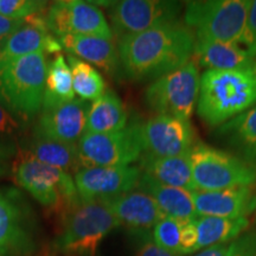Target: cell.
Listing matches in <instances>:
<instances>
[{"label": "cell", "instance_id": "obj_1", "mask_svg": "<svg viewBox=\"0 0 256 256\" xmlns=\"http://www.w3.org/2000/svg\"><path fill=\"white\" fill-rule=\"evenodd\" d=\"M194 34L174 22L118 40L121 69L132 81H154L192 58Z\"/></svg>", "mask_w": 256, "mask_h": 256}, {"label": "cell", "instance_id": "obj_2", "mask_svg": "<svg viewBox=\"0 0 256 256\" xmlns=\"http://www.w3.org/2000/svg\"><path fill=\"white\" fill-rule=\"evenodd\" d=\"M256 106V70H206L200 75L197 113L222 126Z\"/></svg>", "mask_w": 256, "mask_h": 256}, {"label": "cell", "instance_id": "obj_3", "mask_svg": "<svg viewBox=\"0 0 256 256\" xmlns=\"http://www.w3.org/2000/svg\"><path fill=\"white\" fill-rule=\"evenodd\" d=\"M62 216L52 250L60 256H96L102 241L120 226L104 200H81Z\"/></svg>", "mask_w": 256, "mask_h": 256}, {"label": "cell", "instance_id": "obj_4", "mask_svg": "<svg viewBox=\"0 0 256 256\" xmlns=\"http://www.w3.org/2000/svg\"><path fill=\"white\" fill-rule=\"evenodd\" d=\"M46 72L44 52L12 60L0 69V104L23 122L34 119L43 107Z\"/></svg>", "mask_w": 256, "mask_h": 256}, {"label": "cell", "instance_id": "obj_5", "mask_svg": "<svg viewBox=\"0 0 256 256\" xmlns=\"http://www.w3.org/2000/svg\"><path fill=\"white\" fill-rule=\"evenodd\" d=\"M248 10L249 0L186 2L183 22L194 34V40L243 46L247 31Z\"/></svg>", "mask_w": 256, "mask_h": 256}, {"label": "cell", "instance_id": "obj_6", "mask_svg": "<svg viewBox=\"0 0 256 256\" xmlns=\"http://www.w3.org/2000/svg\"><path fill=\"white\" fill-rule=\"evenodd\" d=\"M16 184L46 209L66 214L81 202L72 176L25 153L12 168Z\"/></svg>", "mask_w": 256, "mask_h": 256}, {"label": "cell", "instance_id": "obj_7", "mask_svg": "<svg viewBox=\"0 0 256 256\" xmlns=\"http://www.w3.org/2000/svg\"><path fill=\"white\" fill-rule=\"evenodd\" d=\"M190 160L196 191H220L256 183V165L203 142H196Z\"/></svg>", "mask_w": 256, "mask_h": 256}, {"label": "cell", "instance_id": "obj_8", "mask_svg": "<svg viewBox=\"0 0 256 256\" xmlns=\"http://www.w3.org/2000/svg\"><path fill=\"white\" fill-rule=\"evenodd\" d=\"M200 75L194 60L156 78L145 92V102L156 115L188 120L197 108Z\"/></svg>", "mask_w": 256, "mask_h": 256}, {"label": "cell", "instance_id": "obj_9", "mask_svg": "<svg viewBox=\"0 0 256 256\" xmlns=\"http://www.w3.org/2000/svg\"><path fill=\"white\" fill-rule=\"evenodd\" d=\"M142 156L140 122L112 133H84L78 142L81 168L130 166Z\"/></svg>", "mask_w": 256, "mask_h": 256}, {"label": "cell", "instance_id": "obj_10", "mask_svg": "<svg viewBox=\"0 0 256 256\" xmlns=\"http://www.w3.org/2000/svg\"><path fill=\"white\" fill-rule=\"evenodd\" d=\"M184 2L170 0H122L110 5L112 31L119 38L179 22Z\"/></svg>", "mask_w": 256, "mask_h": 256}, {"label": "cell", "instance_id": "obj_11", "mask_svg": "<svg viewBox=\"0 0 256 256\" xmlns=\"http://www.w3.org/2000/svg\"><path fill=\"white\" fill-rule=\"evenodd\" d=\"M36 252L28 203L16 188H0V256H34Z\"/></svg>", "mask_w": 256, "mask_h": 256}, {"label": "cell", "instance_id": "obj_12", "mask_svg": "<svg viewBox=\"0 0 256 256\" xmlns=\"http://www.w3.org/2000/svg\"><path fill=\"white\" fill-rule=\"evenodd\" d=\"M46 24L50 34L94 36L113 40L114 34L104 12L96 5L81 0L52 2L46 10Z\"/></svg>", "mask_w": 256, "mask_h": 256}, {"label": "cell", "instance_id": "obj_13", "mask_svg": "<svg viewBox=\"0 0 256 256\" xmlns=\"http://www.w3.org/2000/svg\"><path fill=\"white\" fill-rule=\"evenodd\" d=\"M142 154L174 156L188 154L196 145V136L190 121L171 115H154L140 122Z\"/></svg>", "mask_w": 256, "mask_h": 256}, {"label": "cell", "instance_id": "obj_14", "mask_svg": "<svg viewBox=\"0 0 256 256\" xmlns=\"http://www.w3.org/2000/svg\"><path fill=\"white\" fill-rule=\"evenodd\" d=\"M142 171L138 166L81 168L75 174V185L82 202L102 200L136 188Z\"/></svg>", "mask_w": 256, "mask_h": 256}, {"label": "cell", "instance_id": "obj_15", "mask_svg": "<svg viewBox=\"0 0 256 256\" xmlns=\"http://www.w3.org/2000/svg\"><path fill=\"white\" fill-rule=\"evenodd\" d=\"M89 107L88 101L72 100L42 110L34 133L58 142L78 144L86 133Z\"/></svg>", "mask_w": 256, "mask_h": 256}, {"label": "cell", "instance_id": "obj_16", "mask_svg": "<svg viewBox=\"0 0 256 256\" xmlns=\"http://www.w3.org/2000/svg\"><path fill=\"white\" fill-rule=\"evenodd\" d=\"M60 42L48 30L46 14H36L26 19L20 28L6 40L0 51V69L12 60L34 52H60Z\"/></svg>", "mask_w": 256, "mask_h": 256}, {"label": "cell", "instance_id": "obj_17", "mask_svg": "<svg viewBox=\"0 0 256 256\" xmlns=\"http://www.w3.org/2000/svg\"><path fill=\"white\" fill-rule=\"evenodd\" d=\"M197 216L241 218L256 209L252 186H235L220 191H194Z\"/></svg>", "mask_w": 256, "mask_h": 256}, {"label": "cell", "instance_id": "obj_18", "mask_svg": "<svg viewBox=\"0 0 256 256\" xmlns=\"http://www.w3.org/2000/svg\"><path fill=\"white\" fill-rule=\"evenodd\" d=\"M102 200L110 208L120 226L138 234L147 232L165 217L154 200L140 190L130 191Z\"/></svg>", "mask_w": 256, "mask_h": 256}, {"label": "cell", "instance_id": "obj_19", "mask_svg": "<svg viewBox=\"0 0 256 256\" xmlns=\"http://www.w3.org/2000/svg\"><path fill=\"white\" fill-rule=\"evenodd\" d=\"M192 57L206 70H256V56L241 44L194 40Z\"/></svg>", "mask_w": 256, "mask_h": 256}, {"label": "cell", "instance_id": "obj_20", "mask_svg": "<svg viewBox=\"0 0 256 256\" xmlns=\"http://www.w3.org/2000/svg\"><path fill=\"white\" fill-rule=\"evenodd\" d=\"M58 42L66 52L78 56V58L110 75H115L121 68L119 50L113 40L94 36L66 34L58 37Z\"/></svg>", "mask_w": 256, "mask_h": 256}, {"label": "cell", "instance_id": "obj_21", "mask_svg": "<svg viewBox=\"0 0 256 256\" xmlns=\"http://www.w3.org/2000/svg\"><path fill=\"white\" fill-rule=\"evenodd\" d=\"M136 188L150 194L165 217H171L180 222H188L198 217L194 203V191L168 186L144 174Z\"/></svg>", "mask_w": 256, "mask_h": 256}, {"label": "cell", "instance_id": "obj_22", "mask_svg": "<svg viewBox=\"0 0 256 256\" xmlns=\"http://www.w3.org/2000/svg\"><path fill=\"white\" fill-rule=\"evenodd\" d=\"M139 162L142 174L150 176L159 183L188 191H196L192 178L190 153L164 158L142 154Z\"/></svg>", "mask_w": 256, "mask_h": 256}, {"label": "cell", "instance_id": "obj_23", "mask_svg": "<svg viewBox=\"0 0 256 256\" xmlns=\"http://www.w3.org/2000/svg\"><path fill=\"white\" fill-rule=\"evenodd\" d=\"M217 138L240 158L256 165V106L220 126Z\"/></svg>", "mask_w": 256, "mask_h": 256}, {"label": "cell", "instance_id": "obj_24", "mask_svg": "<svg viewBox=\"0 0 256 256\" xmlns=\"http://www.w3.org/2000/svg\"><path fill=\"white\" fill-rule=\"evenodd\" d=\"M128 122V112L115 92L107 90L92 101L88 110L86 133L101 134L124 130Z\"/></svg>", "mask_w": 256, "mask_h": 256}, {"label": "cell", "instance_id": "obj_25", "mask_svg": "<svg viewBox=\"0 0 256 256\" xmlns=\"http://www.w3.org/2000/svg\"><path fill=\"white\" fill-rule=\"evenodd\" d=\"M28 153L44 164L63 170L70 174H76L81 170L78 144L58 142L34 133Z\"/></svg>", "mask_w": 256, "mask_h": 256}, {"label": "cell", "instance_id": "obj_26", "mask_svg": "<svg viewBox=\"0 0 256 256\" xmlns=\"http://www.w3.org/2000/svg\"><path fill=\"white\" fill-rule=\"evenodd\" d=\"M198 232V249L215 244L229 243L244 232L248 226L247 217L224 218V217L198 216L194 218Z\"/></svg>", "mask_w": 256, "mask_h": 256}, {"label": "cell", "instance_id": "obj_27", "mask_svg": "<svg viewBox=\"0 0 256 256\" xmlns=\"http://www.w3.org/2000/svg\"><path fill=\"white\" fill-rule=\"evenodd\" d=\"M72 100H75V92L72 88V72L66 58L62 55H58L48 66L42 110L66 104Z\"/></svg>", "mask_w": 256, "mask_h": 256}, {"label": "cell", "instance_id": "obj_28", "mask_svg": "<svg viewBox=\"0 0 256 256\" xmlns=\"http://www.w3.org/2000/svg\"><path fill=\"white\" fill-rule=\"evenodd\" d=\"M68 66L72 76V88L81 100L95 101L104 94L107 86L100 72L92 64L68 56Z\"/></svg>", "mask_w": 256, "mask_h": 256}, {"label": "cell", "instance_id": "obj_29", "mask_svg": "<svg viewBox=\"0 0 256 256\" xmlns=\"http://www.w3.org/2000/svg\"><path fill=\"white\" fill-rule=\"evenodd\" d=\"M183 222L162 217L153 228V240L159 247L176 256H180V234Z\"/></svg>", "mask_w": 256, "mask_h": 256}, {"label": "cell", "instance_id": "obj_30", "mask_svg": "<svg viewBox=\"0 0 256 256\" xmlns=\"http://www.w3.org/2000/svg\"><path fill=\"white\" fill-rule=\"evenodd\" d=\"M48 2L37 0H0V14L14 19H28L46 14Z\"/></svg>", "mask_w": 256, "mask_h": 256}, {"label": "cell", "instance_id": "obj_31", "mask_svg": "<svg viewBox=\"0 0 256 256\" xmlns=\"http://www.w3.org/2000/svg\"><path fill=\"white\" fill-rule=\"evenodd\" d=\"M24 130V122L16 118L11 112L0 104V136L12 138L20 134Z\"/></svg>", "mask_w": 256, "mask_h": 256}, {"label": "cell", "instance_id": "obj_32", "mask_svg": "<svg viewBox=\"0 0 256 256\" xmlns=\"http://www.w3.org/2000/svg\"><path fill=\"white\" fill-rule=\"evenodd\" d=\"M198 250V232L194 220L183 222L180 234V256Z\"/></svg>", "mask_w": 256, "mask_h": 256}, {"label": "cell", "instance_id": "obj_33", "mask_svg": "<svg viewBox=\"0 0 256 256\" xmlns=\"http://www.w3.org/2000/svg\"><path fill=\"white\" fill-rule=\"evenodd\" d=\"M140 235H142V240H140V243L138 246L134 256H176L162 247H159L154 242V240L147 232H142Z\"/></svg>", "mask_w": 256, "mask_h": 256}, {"label": "cell", "instance_id": "obj_34", "mask_svg": "<svg viewBox=\"0 0 256 256\" xmlns=\"http://www.w3.org/2000/svg\"><path fill=\"white\" fill-rule=\"evenodd\" d=\"M243 46L256 56V0H249L247 31H246Z\"/></svg>", "mask_w": 256, "mask_h": 256}, {"label": "cell", "instance_id": "obj_35", "mask_svg": "<svg viewBox=\"0 0 256 256\" xmlns=\"http://www.w3.org/2000/svg\"><path fill=\"white\" fill-rule=\"evenodd\" d=\"M230 256H256V232H250L232 242Z\"/></svg>", "mask_w": 256, "mask_h": 256}, {"label": "cell", "instance_id": "obj_36", "mask_svg": "<svg viewBox=\"0 0 256 256\" xmlns=\"http://www.w3.org/2000/svg\"><path fill=\"white\" fill-rule=\"evenodd\" d=\"M26 23V19H14L0 14V38H8Z\"/></svg>", "mask_w": 256, "mask_h": 256}, {"label": "cell", "instance_id": "obj_37", "mask_svg": "<svg viewBox=\"0 0 256 256\" xmlns=\"http://www.w3.org/2000/svg\"><path fill=\"white\" fill-rule=\"evenodd\" d=\"M232 249V243H222V244H215L208 247L206 250L200 252L196 256H230Z\"/></svg>", "mask_w": 256, "mask_h": 256}, {"label": "cell", "instance_id": "obj_38", "mask_svg": "<svg viewBox=\"0 0 256 256\" xmlns=\"http://www.w3.org/2000/svg\"><path fill=\"white\" fill-rule=\"evenodd\" d=\"M12 153H14V150H12V147L8 144L0 142V174L5 171L6 162L12 156Z\"/></svg>", "mask_w": 256, "mask_h": 256}, {"label": "cell", "instance_id": "obj_39", "mask_svg": "<svg viewBox=\"0 0 256 256\" xmlns=\"http://www.w3.org/2000/svg\"><path fill=\"white\" fill-rule=\"evenodd\" d=\"M8 38H0V51H2V46H4L5 42H6V40H8Z\"/></svg>", "mask_w": 256, "mask_h": 256}, {"label": "cell", "instance_id": "obj_40", "mask_svg": "<svg viewBox=\"0 0 256 256\" xmlns=\"http://www.w3.org/2000/svg\"><path fill=\"white\" fill-rule=\"evenodd\" d=\"M43 256H49V255H43Z\"/></svg>", "mask_w": 256, "mask_h": 256}]
</instances>
